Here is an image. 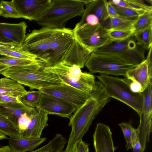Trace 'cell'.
Returning <instances> with one entry per match:
<instances>
[{
    "label": "cell",
    "mask_w": 152,
    "mask_h": 152,
    "mask_svg": "<svg viewBox=\"0 0 152 152\" xmlns=\"http://www.w3.org/2000/svg\"><path fill=\"white\" fill-rule=\"evenodd\" d=\"M36 110V113L30 117L31 121L28 128L21 132V137L40 138L43 130L48 125V114L40 109Z\"/></svg>",
    "instance_id": "e0dca14e"
},
{
    "label": "cell",
    "mask_w": 152,
    "mask_h": 152,
    "mask_svg": "<svg viewBox=\"0 0 152 152\" xmlns=\"http://www.w3.org/2000/svg\"><path fill=\"white\" fill-rule=\"evenodd\" d=\"M93 140L95 152H115L112 133L108 126L103 123H98Z\"/></svg>",
    "instance_id": "9a60e30c"
},
{
    "label": "cell",
    "mask_w": 152,
    "mask_h": 152,
    "mask_svg": "<svg viewBox=\"0 0 152 152\" xmlns=\"http://www.w3.org/2000/svg\"><path fill=\"white\" fill-rule=\"evenodd\" d=\"M22 103L18 97L0 94V104L11 103Z\"/></svg>",
    "instance_id": "f35d334b"
},
{
    "label": "cell",
    "mask_w": 152,
    "mask_h": 152,
    "mask_svg": "<svg viewBox=\"0 0 152 152\" xmlns=\"http://www.w3.org/2000/svg\"><path fill=\"white\" fill-rule=\"evenodd\" d=\"M0 132L10 137H20L21 132L5 116L0 114Z\"/></svg>",
    "instance_id": "83f0119b"
},
{
    "label": "cell",
    "mask_w": 152,
    "mask_h": 152,
    "mask_svg": "<svg viewBox=\"0 0 152 152\" xmlns=\"http://www.w3.org/2000/svg\"><path fill=\"white\" fill-rule=\"evenodd\" d=\"M110 98L116 99L129 106L139 115L143 103L142 93L133 92L130 87L131 82L122 78L101 74L96 76Z\"/></svg>",
    "instance_id": "5b68a950"
},
{
    "label": "cell",
    "mask_w": 152,
    "mask_h": 152,
    "mask_svg": "<svg viewBox=\"0 0 152 152\" xmlns=\"http://www.w3.org/2000/svg\"><path fill=\"white\" fill-rule=\"evenodd\" d=\"M108 19L107 24L104 26L106 30L133 28V25L136 20L127 18L120 16L110 18Z\"/></svg>",
    "instance_id": "d4e9b609"
},
{
    "label": "cell",
    "mask_w": 152,
    "mask_h": 152,
    "mask_svg": "<svg viewBox=\"0 0 152 152\" xmlns=\"http://www.w3.org/2000/svg\"><path fill=\"white\" fill-rule=\"evenodd\" d=\"M0 152H13L9 145L0 147Z\"/></svg>",
    "instance_id": "b9f144b4"
},
{
    "label": "cell",
    "mask_w": 152,
    "mask_h": 152,
    "mask_svg": "<svg viewBox=\"0 0 152 152\" xmlns=\"http://www.w3.org/2000/svg\"><path fill=\"white\" fill-rule=\"evenodd\" d=\"M142 93L143 99L141 111L139 115L140 124L136 129L144 151L146 143L149 142L150 134L152 132V81Z\"/></svg>",
    "instance_id": "30bf717a"
},
{
    "label": "cell",
    "mask_w": 152,
    "mask_h": 152,
    "mask_svg": "<svg viewBox=\"0 0 152 152\" xmlns=\"http://www.w3.org/2000/svg\"><path fill=\"white\" fill-rule=\"evenodd\" d=\"M45 137L39 138L10 137L9 146L13 152L31 151L45 141Z\"/></svg>",
    "instance_id": "d6986e66"
},
{
    "label": "cell",
    "mask_w": 152,
    "mask_h": 152,
    "mask_svg": "<svg viewBox=\"0 0 152 152\" xmlns=\"http://www.w3.org/2000/svg\"><path fill=\"white\" fill-rule=\"evenodd\" d=\"M136 44L145 50L152 46V25L140 31L134 37Z\"/></svg>",
    "instance_id": "4316f807"
},
{
    "label": "cell",
    "mask_w": 152,
    "mask_h": 152,
    "mask_svg": "<svg viewBox=\"0 0 152 152\" xmlns=\"http://www.w3.org/2000/svg\"><path fill=\"white\" fill-rule=\"evenodd\" d=\"M91 54L76 40L71 50L62 64L69 66L76 65L80 68H83Z\"/></svg>",
    "instance_id": "ffe728a7"
},
{
    "label": "cell",
    "mask_w": 152,
    "mask_h": 152,
    "mask_svg": "<svg viewBox=\"0 0 152 152\" xmlns=\"http://www.w3.org/2000/svg\"><path fill=\"white\" fill-rule=\"evenodd\" d=\"M0 45H3L9 47H14L20 46L17 44L14 43L13 42H11L8 43L0 42Z\"/></svg>",
    "instance_id": "ee69618b"
},
{
    "label": "cell",
    "mask_w": 152,
    "mask_h": 152,
    "mask_svg": "<svg viewBox=\"0 0 152 152\" xmlns=\"http://www.w3.org/2000/svg\"><path fill=\"white\" fill-rule=\"evenodd\" d=\"M123 132L126 142V149L128 151L132 148L131 139L132 132L133 127L132 124V121L130 120L129 122H123L119 124Z\"/></svg>",
    "instance_id": "e575fe53"
},
{
    "label": "cell",
    "mask_w": 152,
    "mask_h": 152,
    "mask_svg": "<svg viewBox=\"0 0 152 152\" xmlns=\"http://www.w3.org/2000/svg\"><path fill=\"white\" fill-rule=\"evenodd\" d=\"M0 54L6 56L33 61L38 60L36 56L24 50L22 48L21 45L9 47L0 45Z\"/></svg>",
    "instance_id": "cb8c5ba5"
},
{
    "label": "cell",
    "mask_w": 152,
    "mask_h": 152,
    "mask_svg": "<svg viewBox=\"0 0 152 152\" xmlns=\"http://www.w3.org/2000/svg\"><path fill=\"white\" fill-rule=\"evenodd\" d=\"M27 91L22 85L15 80L6 77L0 78V94L19 97Z\"/></svg>",
    "instance_id": "44dd1931"
},
{
    "label": "cell",
    "mask_w": 152,
    "mask_h": 152,
    "mask_svg": "<svg viewBox=\"0 0 152 152\" xmlns=\"http://www.w3.org/2000/svg\"><path fill=\"white\" fill-rule=\"evenodd\" d=\"M105 4L109 18L117 17L119 16L111 3L106 0Z\"/></svg>",
    "instance_id": "60d3db41"
},
{
    "label": "cell",
    "mask_w": 152,
    "mask_h": 152,
    "mask_svg": "<svg viewBox=\"0 0 152 152\" xmlns=\"http://www.w3.org/2000/svg\"><path fill=\"white\" fill-rule=\"evenodd\" d=\"M66 142V140L61 134H57L47 144L29 152H64Z\"/></svg>",
    "instance_id": "603a6c76"
},
{
    "label": "cell",
    "mask_w": 152,
    "mask_h": 152,
    "mask_svg": "<svg viewBox=\"0 0 152 152\" xmlns=\"http://www.w3.org/2000/svg\"><path fill=\"white\" fill-rule=\"evenodd\" d=\"M152 25V10L145 12L135 20L133 25L134 32L132 37Z\"/></svg>",
    "instance_id": "f1b7e54d"
},
{
    "label": "cell",
    "mask_w": 152,
    "mask_h": 152,
    "mask_svg": "<svg viewBox=\"0 0 152 152\" xmlns=\"http://www.w3.org/2000/svg\"><path fill=\"white\" fill-rule=\"evenodd\" d=\"M123 7L145 11L152 10L151 6L147 5L142 0H124Z\"/></svg>",
    "instance_id": "836d02e7"
},
{
    "label": "cell",
    "mask_w": 152,
    "mask_h": 152,
    "mask_svg": "<svg viewBox=\"0 0 152 152\" xmlns=\"http://www.w3.org/2000/svg\"><path fill=\"white\" fill-rule=\"evenodd\" d=\"M10 66L0 64V74H2L3 72Z\"/></svg>",
    "instance_id": "f6af8a7d"
},
{
    "label": "cell",
    "mask_w": 152,
    "mask_h": 152,
    "mask_svg": "<svg viewBox=\"0 0 152 152\" xmlns=\"http://www.w3.org/2000/svg\"><path fill=\"white\" fill-rule=\"evenodd\" d=\"M7 139V135L0 132V140Z\"/></svg>",
    "instance_id": "bcb514c9"
},
{
    "label": "cell",
    "mask_w": 152,
    "mask_h": 152,
    "mask_svg": "<svg viewBox=\"0 0 152 152\" xmlns=\"http://www.w3.org/2000/svg\"><path fill=\"white\" fill-rule=\"evenodd\" d=\"M1 11H0V16H1Z\"/></svg>",
    "instance_id": "7dc6e473"
},
{
    "label": "cell",
    "mask_w": 152,
    "mask_h": 152,
    "mask_svg": "<svg viewBox=\"0 0 152 152\" xmlns=\"http://www.w3.org/2000/svg\"><path fill=\"white\" fill-rule=\"evenodd\" d=\"M134 32V28L106 29V31L102 37L108 39L112 42L121 41L132 37Z\"/></svg>",
    "instance_id": "484cf974"
},
{
    "label": "cell",
    "mask_w": 152,
    "mask_h": 152,
    "mask_svg": "<svg viewBox=\"0 0 152 152\" xmlns=\"http://www.w3.org/2000/svg\"><path fill=\"white\" fill-rule=\"evenodd\" d=\"M99 23V20L96 16L94 14H90L87 15L83 18H81L80 21L78 23L82 24L86 23L91 25L94 26Z\"/></svg>",
    "instance_id": "74e56055"
},
{
    "label": "cell",
    "mask_w": 152,
    "mask_h": 152,
    "mask_svg": "<svg viewBox=\"0 0 152 152\" xmlns=\"http://www.w3.org/2000/svg\"><path fill=\"white\" fill-rule=\"evenodd\" d=\"M91 74L123 76L137 66L129 64L117 56L105 53H91L85 65Z\"/></svg>",
    "instance_id": "8992f818"
},
{
    "label": "cell",
    "mask_w": 152,
    "mask_h": 152,
    "mask_svg": "<svg viewBox=\"0 0 152 152\" xmlns=\"http://www.w3.org/2000/svg\"><path fill=\"white\" fill-rule=\"evenodd\" d=\"M88 144L81 140L75 144L72 152H89Z\"/></svg>",
    "instance_id": "ab89813d"
},
{
    "label": "cell",
    "mask_w": 152,
    "mask_h": 152,
    "mask_svg": "<svg viewBox=\"0 0 152 152\" xmlns=\"http://www.w3.org/2000/svg\"><path fill=\"white\" fill-rule=\"evenodd\" d=\"M40 91L69 102L77 108L84 103L90 95L66 83L46 88Z\"/></svg>",
    "instance_id": "7c38bea8"
},
{
    "label": "cell",
    "mask_w": 152,
    "mask_h": 152,
    "mask_svg": "<svg viewBox=\"0 0 152 152\" xmlns=\"http://www.w3.org/2000/svg\"><path fill=\"white\" fill-rule=\"evenodd\" d=\"M36 111V108L28 106L22 103L0 104V114L8 118L18 129V120L22 114L26 113L31 117Z\"/></svg>",
    "instance_id": "2e32d148"
},
{
    "label": "cell",
    "mask_w": 152,
    "mask_h": 152,
    "mask_svg": "<svg viewBox=\"0 0 152 152\" xmlns=\"http://www.w3.org/2000/svg\"><path fill=\"white\" fill-rule=\"evenodd\" d=\"M75 41L72 29L42 27L26 35L21 46L43 67H49L63 63Z\"/></svg>",
    "instance_id": "6da1fadb"
},
{
    "label": "cell",
    "mask_w": 152,
    "mask_h": 152,
    "mask_svg": "<svg viewBox=\"0 0 152 152\" xmlns=\"http://www.w3.org/2000/svg\"><path fill=\"white\" fill-rule=\"evenodd\" d=\"M131 142L133 152H144L135 129L133 128L132 134Z\"/></svg>",
    "instance_id": "d590c367"
},
{
    "label": "cell",
    "mask_w": 152,
    "mask_h": 152,
    "mask_svg": "<svg viewBox=\"0 0 152 152\" xmlns=\"http://www.w3.org/2000/svg\"><path fill=\"white\" fill-rule=\"evenodd\" d=\"M152 46L149 49L146 59L126 73L125 78L139 84L141 93L146 88L152 79Z\"/></svg>",
    "instance_id": "4fadbf2b"
},
{
    "label": "cell",
    "mask_w": 152,
    "mask_h": 152,
    "mask_svg": "<svg viewBox=\"0 0 152 152\" xmlns=\"http://www.w3.org/2000/svg\"><path fill=\"white\" fill-rule=\"evenodd\" d=\"M110 98L102 85L96 81L89 98L69 118L68 125L71 130L64 152H72L76 143L82 140L93 121Z\"/></svg>",
    "instance_id": "7a4b0ae2"
},
{
    "label": "cell",
    "mask_w": 152,
    "mask_h": 152,
    "mask_svg": "<svg viewBox=\"0 0 152 152\" xmlns=\"http://www.w3.org/2000/svg\"><path fill=\"white\" fill-rule=\"evenodd\" d=\"M21 18L37 21L50 3L51 0H12Z\"/></svg>",
    "instance_id": "5bb4252c"
},
{
    "label": "cell",
    "mask_w": 152,
    "mask_h": 152,
    "mask_svg": "<svg viewBox=\"0 0 152 152\" xmlns=\"http://www.w3.org/2000/svg\"><path fill=\"white\" fill-rule=\"evenodd\" d=\"M119 16L128 19L135 20L145 11L120 7L112 4Z\"/></svg>",
    "instance_id": "1f68e13d"
},
{
    "label": "cell",
    "mask_w": 152,
    "mask_h": 152,
    "mask_svg": "<svg viewBox=\"0 0 152 152\" xmlns=\"http://www.w3.org/2000/svg\"><path fill=\"white\" fill-rule=\"evenodd\" d=\"M80 69L76 65L69 66L62 63L42 68L45 71L58 75L65 83L90 94L95 86V77L90 73L82 72Z\"/></svg>",
    "instance_id": "52a82bcc"
},
{
    "label": "cell",
    "mask_w": 152,
    "mask_h": 152,
    "mask_svg": "<svg viewBox=\"0 0 152 152\" xmlns=\"http://www.w3.org/2000/svg\"><path fill=\"white\" fill-rule=\"evenodd\" d=\"M36 108L40 109L48 115L69 118L77 107L62 99L41 92L39 104Z\"/></svg>",
    "instance_id": "8fae6325"
},
{
    "label": "cell",
    "mask_w": 152,
    "mask_h": 152,
    "mask_svg": "<svg viewBox=\"0 0 152 152\" xmlns=\"http://www.w3.org/2000/svg\"><path fill=\"white\" fill-rule=\"evenodd\" d=\"M106 0H92L86 4L84 12L82 16L83 18L87 15L93 14L98 18L100 23L104 22L109 19L105 3Z\"/></svg>",
    "instance_id": "7402d4cb"
},
{
    "label": "cell",
    "mask_w": 152,
    "mask_h": 152,
    "mask_svg": "<svg viewBox=\"0 0 152 152\" xmlns=\"http://www.w3.org/2000/svg\"><path fill=\"white\" fill-rule=\"evenodd\" d=\"M37 61L39 62L38 60L33 61L10 56L0 58V64L10 67L26 65Z\"/></svg>",
    "instance_id": "d6a6232c"
},
{
    "label": "cell",
    "mask_w": 152,
    "mask_h": 152,
    "mask_svg": "<svg viewBox=\"0 0 152 152\" xmlns=\"http://www.w3.org/2000/svg\"><path fill=\"white\" fill-rule=\"evenodd\" d=\"M12 42L0 33V42L8 43Z\"/></svg>",
    "instance_id": "7bdbcfd3"
},
{
    "label": "cell",
    "mask_w": 152,
    "mask_h": 152,
    "mask_svg": "<svg viewBox=\"0 0 152 152\" xmlns=\"http://www.w3.org/2000/svg\"><path fill=\"white\" fill-rule=\"evenodd\" d=\"M1 16L6 18H20L21 17L17 10L12 0L0 1Z\"/></svg>",
    "instance_id": "f546056e"
},
{
    "label": "cell",
    "mask_w": 152,
    "mask_h": 152,
    "mask_svg": "<svg viewBox=\"0 0 152 152\" xmlns=\"http://www.w3.org/2000/svg\"><path fill=\"white\" fill-rule=\"evenodd\" d=\"M87 0H53L36 21L42 27L62 28L70 19L82 16Z\"/></svg>",
    "instance_id": "277c9868"
},
{
    "label": "cell",
    "mask_w": 152,
    "mask_h": 152,
    "mask_svg": "<svg viewBox=\"0 0 152 152\" xmlns=\"http://www.w3.org/2000/svg\"><path fill=\"white\" fill-rule=\"evenodd\" d=\"M72 30L75 39L91 53L112 42L103 37L106 29L100 23L94 26L77 23Z\"/></svg>",
    "instance_id": "ba28073f"
},
{
    "label": "cell",
    "mask_w": 152,
    "mask_h": 152,
    "mask_svg": "<svg viewBox=\"0 0 152 152\" xmlns=\"http://www.w3.org/2000/svg\"><path fill=\"white\" fill-rule=\"evenodd\" d=\"M27 26L24 21L18 23H0V33L11 42L21 46L26 36Z\"/></svg>",
    "instance_id": "ac0fdd59"
},
{
    "label": "cell",
    "mask_w": 152,
    "mask_h": 152,
    "mask_svg": "<svg viewBox=\"0 0 152 152\" xmlns=\"http://www.w3.org/2000/svg\"><path fill=\"white\" fill-rule=\"evenodd\" d=\"M41 93V91L39 90L27 91L25 94L18 98L22 103L36 108L39 104Z\"/></svg>",
    "instance_id": "4dcf8cb0"
},
{
    "label": "cell",
    "mask_w": 152,
    "mask_h": 152,
    "mask_svg": "<svg viewBox=\"0 0 152 152\" xmlns=\"http://www.w3.org/2000/svg\"><path fill=\"white\" fill-rule=\"evenodd\" d=\"M38 62L31 64L9 67L2 73L5 77L39 90L65 83L57 75L44 71Z\"/></svg>",
    "instance_id": "3957f363"
},
{
    "label": "cell",
    "mask_w": 152,
    "mask_h": 152,
    "mask_svg": "<svg viewBox=\"0 0 152 152\" xmlns=\"http://www.w3.org/2000/svg\"><path fill=\"white\" fill-rule=\"evenodd\" d=\"M31 120V118L26 113H24L20 117L18 120V129L21 132L27 129Z\"/></svg>",
    "instance_id": "8d00e7d4"
},
{
    "label": "cell",
    "mask_w": 152,
    "mask_h": 152,
    "mask_svg": "<svg viewBox=\"0 0 152 152\" xmlns=\"http://www.w3.org/2000/svg\"><path fill=\"white\" fill-rule=\"evenodd\" d=\"M131 38L112 42L95 52L110 53L123 59L129 64L137 66L145 60V50L137 45Z\"/></svg>",
    "instance_id": "9c48e42d"
}]
</instances>
